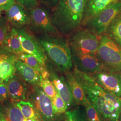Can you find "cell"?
<instances>
[{"instance_id": "6da1fadb", "label": "cell", "mask_w": 121, "mask_h": 121, "mask_svg": "<svg viewBox=\"0 0 121 121\" xmlns=\"http://www.w3.org/2000/svg\"><path fill=\"white\" fill-rule=\"evenodd\" d=\"M71 72L102 121H119L121 98L104 90L90 74L81 72L75 67Z\"/></svg>"}, {"instance_id": "7a4b0ae2", "label": "cell", "mask_w": 121, "mask_h": 121, "mask_svg": "<svg viewBox=\"0 0 121 121\" xmlns=\"http://www.w3.org/2000/svg\"><path fill=\"white\" fill-rule=\"evenodd\" d=\"M85 0H60L52 9V24L61 34L67 37L81 26Z\"/></svg>"}, {"instance_id": "3957f363", "label": "cell", "mask_w": 121, "mask_h": 121, "mask_svg": "<svg viewBox=\"0 0 121 121\" xmlns=\"http://www.w3.org/2000/svg\"><path fill=\"white\" fill-rule=\"evenodd\" d=\"M34 35L48 60L57 69L63 73L72 70L74 66L66 37L60 34Z\"/></svg>"}, {"instance_id": "277c9868", "label": "cell", "mask_w": 121, "mask_h": 121, "mask_svg": "<svg viewBox=\"0 0 121 121\" xmlns=\"http://www.w3.org/2000/svg\"><path fill=\"white\" fill-rule=\"evenodd\" d=\"M101 36L81 26L66 38L71 52L82 54L96 55Z\"/></svg>"}, {"instance_id": "5b68a950", "label": "cell", "mask_w": 121, "mask_h": 121, "mask_svg": "<svg viewBox=\"0 0 121 121\" xmlns=\"http://www.w3.org/2000/svg\"><path fill=\"white\" fill-rule=\"evenodd\" d=\"M96 56L103 69L121 72V47L106 34L100 37Z\"/></svg>"}, {"instance_id": "8992f818", "label": "cell", "mask_w": 121, "mask_h": 121, "mask_svg": "<svg viewBox=\"0 0 121 121\" xmlns=\"http://www.w3.org/2000/svg\"><path fill=\"white\" fill-rule=\"evenodd\" d=\"M30 22L27 28L34 35L60 34L52 24V9L39 3L33 9L28 10Z\"/></svg>"}, {"instance_id": "52a82bcc", "label": "cell", "mask_w": 121, "mask_h": 121, "mask_svg": "<svg viewBox=\"0 0 121 121\" xmlns=\"http://www.w3.org/2000/svg\"><path fill=\"white\" fill-rule=\"evenodd\" d=\"M121 11V0L110 4L101 12L88 20L82 27L101 36L105 33L113 19Z\"/></svg>"}, {"instance_id": "ba28073f", "label": "cell", "mask_w": 121, "mask_h": 121, "mask_svg": "<svg viewBox=\"0 0 121 121\" xmlns=\"http://www.w3.org/2000/svg\"><path fill=\"white\" fill-rule=\"evenodd\" d=\"M31 87L32 91L27 100L34 104L43 121H59V116L54 112L52 99L40 86Z\"/></svg>"}, {"instance_id": "9c48e42d", "label": "cell", "mask_w": 121, "mask_h": 121, "mask_svg": "<svg viewBox=\"0 0 121 121\" xmlns=\"http://www.w3.org/2000/svg\"><path fill=\"white\" fill-rule=\"evenodd\" d=\"M46 65L49 72L48 78L54 86L56 92L64 100L68 108L71 107L73 105L74 100L64 74L59 71L48 60Z\"/></svg>"}, {"instance_id": "30bf717a", "label": "cell", "mask_w": 121, "mask_h": 121, "mask_svg": "<svg viewBox=\"0 0 121 121\" xmlns=\"http://www.w3.org/2000/svg\"><path fill=\"white\" fill-rule=\"evenodd\" d=\"M17 29L24 52L35 56L39 61L46 65L48 61L47 57L35 35L27 28Z\"/></svg>"}, {"instance_id": "8fae6325", "label": "cell", "mask_w": 121, "mask_h": 121, "mask_svg": "<svg viewBox=\"0 0 121 121\" xmlns=\"http://www.w3.org/2000/svg\"><path fill=\"white\" fill-rule=\"evenodd\" d=\"M90 75L104 90L121 98V72L103 69Z\"/></svg>"}, {"instance_id": "7c38bea8", "label": "cell", "mask_w": 121, "mask_h": 121, "mask_svg": "<svg viewBox=\"0 0 121 121\" xmlns=\"http://www.w3.org/2000/svg\"><path fill=\"white\" fill-rule=\"evenodd\" d=\"M9 91L10 99L13 101L27 100L32 87L16 73L4 81Z\"/></svg>"}, {"instance_id": "4fadbf2b", "label": "cell", "mask_w": 121, "mask_h": 121, "mask_svg": "<svg viewBox=\"0 0 121 121\" xmlns=\"http://www.w3.org/2000/svg\"><path fill=\"white\" fill-rule=\"evenodd\" d=\"M71 52L73 66L78 70L91 74L103 69L96 55L82 54Z\"/></svg>"}, {"instance_id": "5bb4252c", "label": "cell", "mask_w": 121, "mask_h": 121, "mask_svg": "<svg viewBox=\"0 0 121 121\" xmlns=\"http://www.w3.org/2000/svg\"><path fill=\"white\" fill-rule=\"evenodd\" d=\"M5 17L11 26L16 29L27 28L30 22L28 10L17 3L5 11Z\"/></svg>"}, {"instance_id": "9a60e30c", "label": "cell", "mask_w": 121, "mask_h": 121, "mask_svg": "<svg viewBox=\"0 0 121 121\" xmlns=\"http://www.w3.org/2000/svg\"><path fill=\"white\" fill-rule=\"evenodd\" d=\"M15 73L31 86H40L41 74L30 65L18 59L15 62Z\"/></svg>"}, {"instance_id": "2e32d148", "label": "cell", "mask_w": 121, "mask_h": 121, "mask_svg": "<svg viewBox=\"0 0 121 121\" xmlns=\"http://www.w3.org/2000/svg\"><path fill=\"white\" fill-rule=\"evenodd\" d=\"M17 55L0 47V77L4 81L15 73V62Z\"/></svg>"}, {"instance_id": "e0dca14e", "label": "cell", "mask_w": 121, "mask_h": 121, "mask_svg": "<svg viewBox=\"0 0 121 121\" xmlns=\"http://www.w3.org/2000/svg\"><path fill=\"white\" fill-rule=\"evenodd\" d=\"M118 0H85L84 9L81 26L101 12L108 5Z\"/></svg>"}, {"instance_id": "ac0fdd59", "label": "cell", "mask_w": 121, "mask_h": 121, "mask_svg": "<svg viewBox=\"0 0 121 121\" xmlns=\"http://www.w3.org/2000/svg\"><path fill=\"white\" fill-rule=\"evenodd\" d=\"M0 112L5 121H26L21 110L10 99L0 103Z\"/></svg>"}, {"instance_id": "d6986e66", "label": "cell", "mask_w": 121, "mask_h": 121, "mask_svg": "<svg viewBox=\"0 0 121 121\" xmlns=\"http://www.w3.org/2000/svg\"><path fill=\"white\" fill-rule=\"evenodd\" d=\"M63 74L69 84L75 103L79 105L84 106L87 99L82 87L78 83L71 71H68Z\"/></svg>"}, {"instance_id": "ffe728a7", "label": "cell", "mask_w": 121, "mask_h": 121, "mask_svg": "<svg viewBox=\"0 0 121 121\" xmlns=\"http://www.w3.org/2000/svg\"><path fill=\"white\" fill-rule=\"evenodd\" d=\"M0 47L4 48L16 55L24 52L20 42L17 29L12 26L6 35Z\"/></svg>"}, {"instance_id": "44dd1931", "label": "cell", "mask_w": 121, "mask_h": 121, "mask_svg": "<svg viewBox=\"0 0 121 121\" xmlns=\"http://www.w3.org/2000/svg\"><path fill=\"white\" fill-rule=\"evenodd\" d=\"M13 102L21 110L26 120L43 121L34 104L30 101L21 100Z\"/></svg>"}, {"instance_id": "7402d4cb", "label": "cell", "mask_w": 121, "mask_h": 121, "mask_svg": "<svg viewBox=\"0 0 121 121\" xmlns=\"http://www.w3.org/2000/svg\"><path fill=\"white\" fill-rule=\"evenodd\" d=\"M17 59L25 62L39 71L41 75L42 78H47L49 77V72L47 69L46 65L39 61L35 56L24 52L17 55Z\"/></svg>"}, {"instance_id": "603a6c76", "label": "cell", "mask_w": 121, "mask_h": 121, "mask_svg": "<svg viewBox=\"0 0 121 121\" xmlns=\"http://www.w3.org/2000/svg\"><path fill=\"white\" fill-rule=\"evenodd\" d=\"M105 34L121 47V11L113 19Z\"/></svg>"}, {"instance_id": "cb8c5ba5", "label": "cell", "mask_w": 121, "mask_h": 121, "mask_svg": "<svg viewBox=\"0 0 121 121\" xmlns=\"http://www.w3.org/2000/svg\"><path fill=\"white\" fill-rule=\"evenodd\" d=\"M52 101L54 111L57 116H60L66 112L68 108L64 100L57 92Z\"/></svg>"}, {"instance_id": "d4e9b609", "label": "cell", "mask_w": 121, "mask_h": 121, "mask_svg": "<svg viewBox=\"0 0 121 121\" xmlns=\"http://www.w3.org/2000/svg\"><path fill=\"white\" fill-rule=\"evenodd\" d=\"M40 86L44 93L51 99H53L55 97L56 93V91L48 77L42 78Z\"/></svg>"}, {"instance_id": "484cf974", "label": "cell", "mask_w": 121, "mask_h": 121, "mask_svg": "<svg viewBox=\"0 0 121 121\" xmlns=\"http://www.w3.org/2000/svg\"><path fill=\"white\" fill-rule=\"evenodd\" d=\"M65 121H88L86 115L78 109H74L65 113Z\"/></svg>"}, {"instance_id": "4316f807", "label": "cell", "mask_w": 121, "mask_h": 121, "mask_svg": "<svg viewBox=\"0 0 121 121\" xmlns=\"http://www.w3.org/2000/svg\"><path fill=\"white\" fill-rule=\"evenodd\" d=\"M12 26L9 23L5 16L0 17V47L1 46L4 38Z\"/></svg>"}, {"instance_id": "83f0119b", "label": "cell", "mask_w": 121, "mask_h": 121, "mask_svg": "<svg viewBox=\"0 0 121 121\" xmlns=\"http://www.w3.org/2000/svg\"><path fill=\"white\" fill-rule=\"evenodd\" d=\"M84 106L85 108V115L87 121H102L88 99Z\"/></svg>"}, {"instance_id": "f1b7e54d", "label": "cell", "mask_w": 121, "mask_h": 121, "mask_svg": "<svg viewBox=\"0 0 121 121\" xmlns=\"http://www.w3.org/2000/svg\"><path fill=\"white\" fill-rule=\"evenodd\" d=\"M16 3L21 4L26 9L29 10L39 4V0H15Z\"/></svg>"}, {"instance_id": "f546056e", "label": "cell", "mask_w": 121, "mask_h": 121, "mask_svg": "<svg viewBox=\"0 0 121 121\" xmlns=\"http://www.w3.org/2000/svg\"><path fill=\"white\" fill-rule=\"evenodd\" d=\"M10 99L8 89L3 82L0 84V103H3Z\"/></svg>"}, {"instance_id": "4dcf8cb0", "label": "cell", "mask_w": 121, "mask_h": 121, "mask_svg": "<svg viewBox=\"0 0 121 121\" xmlns=\"http://www.w3.org/2000/svg\"><path fill=\"white\" fill-rule=\"evenodd\" d=\"M16 3L15 0H0V9L7 11Z\"/></svg>"}, {"instance_id": "1f68e13d", "label": "cell", "mask_w": 121, "mask_h": 121, "mask_svg": "<svg viewBox=\"0 0 121 121\" xmlns=\"http://www.w3.org/2000/svg\"><path fill=\"white\" fill-rule=\"evenodd\" d=\"M39 3L44 4L52 9L56 6L60 0H39Z\"/></svg>"}, {"instance_id": "d6a6232c", "label": "cell", "mask_w": 121, "mask_h": 121, "mask_svg": "<svg viewBox=\"0 0 121 121\" xmlns=\"http://www.w3.org/2000/svg\"><path fill=\"white\" fill-rule=\"evenodd\" d=\"M3 117L1 114V113L0 112V121H3Z\"/></svg>"}, {"instance_id": "836d02e7", "label": "cell", "mask_w": 121, "mask_h": 121, "mask_svg": "<svg viewBox=\"0 0 121 121\" xmlns=\"http://www.w3.org/2000/svg\"><path fill=\"white\" fill-rule=\"evenodd\" d=\"M4 82V80L1 78L0 77V84L2 83L3 82Z\"/></svg>"}, {"instance_id": "e575fe53", "label": "cell", "mask_w": 121, "mask_h": 121, "mask_svg": "<svg viewBox=\"0 0 121 121\" xmlns=\"http://www.w3.org/2000/svg\"><path fill=\"white\" fill-rule=\"evenodd\" d=\"M119 121H121V111L120 113V116H119Z\"/></svg>"}, {"instance_id": "d590c367", "label": "cell", "mask_w": 121, "mask_h": 121, "mask_svg": "<svg viewBox=\"0 0 121 121\" xmlns=\"http://www.w3.org/2000/svg\"><path fill=\"white\" fill-rule=\"evenodd\" d=\"M2 16V10L0 9V17Z\"/></svg>"}, {"instance_id": "8d00e7d4", "label": "cell", "mask_w": 121, "mask_h": 121, "mask_svg": "<svg viewBox=\"0 0 121 121\" xmlns=\"http://www.w3.org/2000/svg\"><path fill=\"white\" fill-rule=\"evenodd\" d=\"M3 121H5V120H4V118H3Z\"/></svg>"}, {"instance_id": "74e56055", "label": "cell", "mask_w": 121, "mask_h": 121, "mask_svg": "<svg viewBox=\"0 0 121 121\" xmlns=\"http://www.w3.org/2000/svg\"><path fill=\"white\" fill-rule=\"evenodd\" d=\"M26 121H30V120H26Z\"/></svg>"}]
</instances>
